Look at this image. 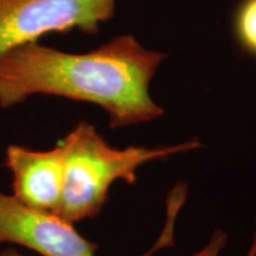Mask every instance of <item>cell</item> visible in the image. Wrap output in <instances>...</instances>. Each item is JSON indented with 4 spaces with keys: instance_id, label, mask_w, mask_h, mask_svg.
I'll return each instance as SVG.
<instances>
[{
    "instance_id": "1",
    "label": "cell",
    "mask_w": 256,
    "mask_h": 256,
    "mask_svg": "<svg viewBox=\"0 0 256 256\" xmlns=\"http://www.w3.org/2000/svg\"><path fill=\"white\" fill-rule=\"evenodd\" d=\"M164 58L132 36L115 37L87 54L28 44L0 57V107L20 104L32 95H54L100 106L110 128L147 122L164 114L148 92Z\"/></svg>"
},
{
    "instance_id": "2",
    "label": "cell",
    "mask_w": 256,
    "mask_h": 256,
    "mask_svg": "<svg viewBox=\"0 0 256 256\" xmlns=\"http://www.w3.org/2000/svg\"><path fill=\"white\" fill-rule=\"evenodd\" d=\"M58 144L63 150L64 177L55 214L72 224L94 218L101 212L114 182L134 184L138 170L146 162L202 146L197 140H191L156 148L130 146L118 150L88 122H80Z\"/></svg>"
},
{
    "instance_id": "3",
    "label": "cell",
    "mask_w": 256,
    "mask_h": 256,
    "mask_svg": "<svg viewBox=\"0 0 256 256\" xmlns=\"http://www.w3.org/2000/svg\"><path fill=\"white\" fill-rule=\"evenodd\" d=\"M114 10L115 0H0V57L50 32L95 34Z\"/></svg>"
},
{
    "instance_id": "4",
    "label": "cell",
    "mask_w": 256,
    "mask_h": 256,
    "mask_svg": "<svg viewBox=\"0 0 256 256\" xmlns=\"http://www.w3.org/2000/svg\"><path fill=\"white\" fill-rule=\"evenodd\" d=\"M174 220L168 217L158 242L145 255L172 244ZM28 248L42 256H96L98 246L76 232L74 224L55 212L34 209L14 196L0 194V244Z\"/></svg>"
},
{
    "instance_id": "5",
    "label": "cell",
    "mask_w": 256,
    "mask_h": 256,
    "mask_svg": "<svg viewBox=\"0 0 256 256\" xmlns=\"http://www.w3.org/2000/svg\"><path fill=\"white\" fill-rule=\"evenodd\" d=\"M5 165L12 174L14 196L34 209L56 212L63 190V150L58 142L48 151L12 145Z\"/></svg>"
},
{
    "instance_id": "6",
    "label": "cell",
    "mask_w": 256,
    "mask_h": 256,
    "mask_svg": "<svg viewBox=\"0 0 256 256\" xmlns=\"http://www.w3.org/2000/svg\"><path fill=\"white\" fill-rule=\"evenodd\" d=\"M235 34L238 43L256 56V0H243L235 14Z\"/></svg>"
},
{
    "instance_id": "7",
    "label": "cell",
    "mask_w": 256,
    "mask_h": 256,
    "mask_svg": "<svg viewBox=\"0 0 256 256\" xmlns=\"http://www.w3.org/2000/svg\"><path fill=\"white\" fill-rule=\"evenodd\" d=\"M226 241H228V236L226 234L222 232V230L217 229L214 235L211 236L210 241L203 249H200V252H194L191 256H218L222 249L226 247ZM247 256H256V232L254 235V240H252V244L250 247Z\"/></svg>"
},
{
    "instance_id": "8",
    "label": "cell",
    "mask_w": 256,
    "mask_h": 256,
    "mask_svg": "<svg viewBox=\"0 0 256 256\" xmlns=\"http://www.w3.org/2000/svg\"><path fill=\"white\" fill-rule=\"evenodd\" d=\"M0 256H24V255L20 254V252H17L14 248H8V249H5L4 252H0Z\"/></svg>"
}]
</instances>
